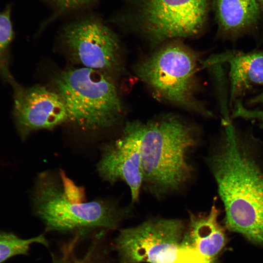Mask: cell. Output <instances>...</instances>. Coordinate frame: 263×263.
I'll return each instance as SVG.
<instances>
[{"label": "cell", "mask_w": 263, "mask_h": 263, "mask_svg": "<svg viewBox=\"0 0 263 263\" xmlns=\"http://www.w3.org/2000/svg\"><path fill=\"white\" fill-rule=\"evenodd\" d=\"M223 131L206 162L216 183L230 230L263 243V144L251 132L239 130L231 118H222Z\"/></svg>", "instance_id": "cell-1"}, {"label": "cell", "mask_w": 263, "mask_h": 263, "mask_svg": "<svg viewBox=\"0 0 263 263\" xmlns=\"http://www.w3.org/2000/svg\"><path fill=\"white\" fill-rule=\"evenodd\" d=\"M141 132L142 188L158 200L181 191L194 176L191 156L201 140L198 128L168 114L142 122Z\"/></svg>", "instance_id": "cell-2"}, {"label": "cell", "mask_w": 263, "mask_h": 263, "mask_svg": "<svg viewBox=\"0 0 263 263\" xmlns=\"http://www.w3.org/2000/svg\"><path fill=\"white\" fill-rule=\"evenodd\" d=\"M32 201L35 213L48 231L113 229L128 216L131 208L110 201L87 200L84 189L60 170L38 175Z\"/></svg>", "instance_id": "cell-3"}, {"label": "cell", "mask_w": 263, "mask_h": 263, "mask_svg": "<svg viewBox=\"0 0 263 263\" xmlns=\"http://www.w3.org/2000/svg\"><path fill=\"white\" fill-rule=\"evenodd\" d=\"M53 90L65 106L68 121L83 131H98L116 125L123 109L111 75L86 67H68L51 78Z\"/></svg>", "instance_id": "cell-4"}, {"label": "cell", "mask_w": 263, "mask_h": 263, "mask_svg": "<svg viewBox=\"0 0 263 263\" xmlns=\"http://www.w3.org/2000/svg\"><path fill=\"white\" fill-rule=\"evenodd\" d=\"M158 47L136 65L138 77L158 99L206 117L213 116L196 97L197 55L177 39Z\"/></svg>", "instance_id": "cell-5"}, {"label": "cell", "mask_w": 263, "mask_h": 263, "mask_svg": "<svg viewBox=\"0 0 263 263\" xmlns=\"http://www.w3.org/2000/svg\"><path fill=\"white\" fill-rule=\"evenodd\" d=\"M186 227L181 220L153 218L121 229L114 244L119 263H213L184 244Z\"/></svg>", "instance_id": "cell-6"}, {"label": "cell", "mask_w": 263, "mask_h": 263, "mask_svg": "<svg viewBox=\"0 0 263 263\" xmlns=\"http://www.w3.org/2000/svg\"><path fill=\"white\" fill-rule=\"evenodd\" d=\"M135 24L152 47L204 29L209 0H136Z\"/></svg>", "instance_id": "cell-7"}, {"label": "cell", "mask_w": 263, "mask_h": 263, "mask_svg": "<svg viewBox=\"0 0 263 263\" xmlns=\"http://www.w3.org/2000/svg\"><path fill=\"white\" fill-rule=\"evenodd\" d=\"M60 40L70 56L84 67L110 75L122 68L118 37L99 20L88 18L69 24Z\"/></svg>", "instance_id": "cell-8"}, {"label": "cell", "mask_w": 263, "mask_h": 263, "mask_svg": "<svg viewBox=\"0 0 263 263\" xmlns=\"http://www.w3.org/2000/svg\"><path fill=\"white\" fill-rule=\"evenodd\" d=\"M142 121L127 122L121 135L101 148L96 169L105 181L113 184L124 182L129 187L132 202H137L143 187L140 144Z\"/></svg>", "instance_id": "cell-9"}, {"label": "cell", "mask_w": 263, "mask_h": 263, "mask_svg": "<svg viewBox=\"0 0 263 263\" xmlns=\"http://www.w3.org/2000/svg\"><path fill=\"white\" fill-rule=\"evenodd\" d=\"M14 84V116L22 140L33 132L51 130L68 121L64 103L55 91L39 84L23 88Z\"/></svg>", "instance_id": "cell-10"}, {"label": "cell", "mask_w": 263, "mask_h": 263, "mask_svg": "<svg viewBox=\"0 0 263 263\" xmlns=\"http://www.w3.org/2000/svg\"><path fill=\"white\" fill-rule=\"evenodd\" d=\"M224 63L229 66V108L257 86H263V50H227L210 56L202 64Z\"/></svg>", "instance_id": "cell-11"}, {"label": "cell", "mask_w": 263, "mask_h": 263, "mask_svg": "<svg viewBox=\"0 0 263 263\" xmlns=\"http://www.w3.org/2000/svg\"><path fill=\"white\" fill-rule=\"evenodd\" d=\"M218 35L223 39L236 41L255 34L261 18L257 0H214Z\"/></svg>", "instance_id": "cell-12"}, {"label": "cell", "mask_w": 263, "mask_h": 263, "mask_svg": "<svg viewBox=\"0 0 263 263\" xmlns=\"http://www.w3.org/2000/svg\"><path fill=\"white\" fill-rule=\"evenodd\" d=\"M220 210L215 204L208 213L189 212V220L183 243L209 261L215 263L216 257L225 244L223 228L218 221Z\"/></svg>", "instance_id": "cell-13"}, {"label": "cell", "mask_w": 263, "mask_h": 263, "mask_svg": "<svg viewBox=\"0 0 263 263\" xmlns=\"http://www.w3.org/2000/svg\"><path fill=\"white\" fill-rule=\"evenodd\" d=\"M33 243H39L45 246L48 244L42 235L22 239L12 233L0 232V263L12 256L27 254L30 245Z\"/></svg>", "instance_id": "cell-14"}, {"label": "cell", "mask_w": 263, "mask_h": 263, "mask_svg": "<svg viewBox=\"0 0 263 263\" xmlns=\"http://www.w3.org/2000/svg\"><path fill=\"white\" fill-rule=\"evenodd\" d=\"M77 235L74 240L65 245L62 249L61 255L53 263H103L104 253L103 250L99 248V244H97L98 239L91 244L86 252L81 257L76 255L75 246L78 240Z\"/></svg>", "instance_id": "cell-15"}, {"label": "cell", "mask_w": 263, "mask_h": 263, "mask_svg": "<svg viewBox=\"0 0 263 263\" xmlns=\"http://www.w3.org/2000/svg\"><path fill=\"white\" fill-rule=\"evenodd\" d=\"M13 31L10 20V8L7 7L0 13V70L6 77L11 80L7 70L5 54L13 38Z\"/></svg>", "instance_id": "cell-16"}, {"label": "cell", "mask_w": 263, "mask_h": 263, "mask_svg": "<svg viewBox=\"0 0 263 263\" xmlns=\"http://www.w3.org/2000/svg\"><path fill=\"white\" fill-rule=\"evenodd\" d=\"M246 103L245 106L248 108L257 105H263V91L249 98Z\"/></svg>", "instance_id": "cell-17"}, {"label": "cell", "mask_w": 263, "mask_h": 263, "mask_svg": "<svg viewBox=\"0 0 263 263\" xmlns=\"http://www.w3.org/2000/svg\"><path fill=\"white\" fill-rule=\"evenodd\" d=\"M93 0H70L69 10L82 7L92 2Z\"/></svg>", "instance_id": "cell-18"}, {"label": "cell", "mask_w": 263, "mask_h": 263, "mask_svg": "<svg viewBox=\"0 0 263 263\" xmlns=\"http://www.w3.org/2000/svg\"><path fill=\"white\" fill-rule=\"evenodd\" d=\"M56 4L59 12L67 11L69 0H53Z\"/></svg>", "instance_id": "cell-19"}, {"label": "cell", "mask_w": 263, "mask_h": 263, "mask_svg": "<svg viewBox=\"0 0 263 263\" xmlns=\"http://www.w3.org/2000/svg\"><path fill=\"white\" fill-rule=\"evenodd\" d=\"M258 0V3L260 6V10H261V18H262L263 20V0Z\"/></svg>", "instance_id": "cell-20"}]
</instances>
